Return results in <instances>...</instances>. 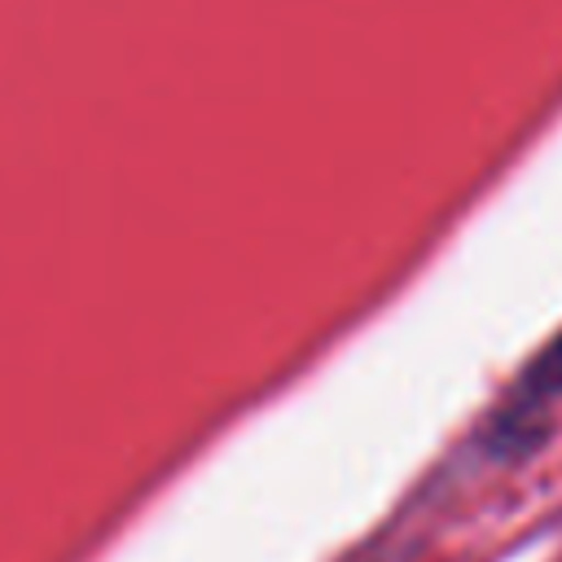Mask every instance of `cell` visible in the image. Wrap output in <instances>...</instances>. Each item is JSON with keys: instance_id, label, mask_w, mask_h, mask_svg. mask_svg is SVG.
Returning <instances> with one entry per match:
<instances>
[{"instance_id": "1", "label": "cell", "mask_w": 562, "mask_h": 562, "mask_svg": "<svg viewBox=\"0 0 562 562\" xmlns=\"http://www.w3.org/2000/svg\"><path fill=\"white\" fill-rule=\"evenodd\" d=\"M562 395V329L527 360V369L514 382V408H540Z\"/></svg>"}, {"instance_id": "2", "label": "cell", "mask_w": 562, "mask_h": 562, "mask_svg": "<svg viewBox=\"0 0 562 562\" xmlns=\"http://www.w3.org/2000/svg\"><path fill=\"white\" fill-rule=\"evenodd\" d=\"M356 562H369V558H356Z\"/></svg>"}]
</instances>
